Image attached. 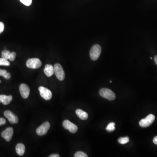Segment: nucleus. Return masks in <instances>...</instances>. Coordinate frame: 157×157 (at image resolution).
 <instances>
[{
	"label": "nucleus",
	"instance_id": "obj_1",
	"mask_svg": "<svg viewBox=\"0 0 157 157\" xmlns=\"http://www.w3.org/2000/svg\"><path fill=\"white\" fill-rule=\"evenodd\" d=\"M101 52V47L99 45H93L90 52V58L93 61H96L98 59Z\"/></svg>",
	"mask_w": 157,
	"mask_h": 157
},
{
	"label": "nucleus",
	"instance_id": "obj_2",
	"mask_svg": "<svg viewBox=\"0 0 157 157\" xmlns=\"http://www.w3.org/2000/svg\"><path fill=\"white\" fill-rule=\"evenodd\" d=\"M101 96L109 101H114L116 98V95L112 90L107 88H102L100 90Z\"/></svg>",
	"mask_w": 157,
	"mask_h": 157
},
{
	"label": "nucleus",
	"instance_id": "obj_3",
	"mask_svg": "<svg viewBox=\"0 0 157 157\" xmlns=\"http://www.w3.org/2000/svg\"><path fill=\"white\" fill-rule=\"evenodd\" d=\"M54 73L57 78L59 81H63L65 78L64 71L60 64L56 63L54 65Z\"/></svg>",
	"mask_w": 157,
	"mask_h": 157
},
{
	"label": "nucleus",
	"instance_id": "obj_4",
	"mask_svg": "<svg viewBox=\"0 0 157 157\" xmlns=\"http://www.w3.org/2000/svg\"><path fill=\"white\" fill-rule=\"evenodd\" d=\"M26 65L28 68L37 69L41 67L42 62L40 59L38 58L29 59L27 61Z\"/></svg>",
	"mask_w": 157,
	"mask_h": 157
},
{
	"label": "nucleus",
	"instance_id": "obj_5",
	"mask_svg": "<svg viewBox=\"0 0 157 157\" xmlns=\"http://www.w3.org/2000/svg\"><path fill=\"white\" fill-rule=\"evenodd\" d=\"M155 116L152 114L148 115L145 118L141 120L139 125L142 127H147L150 126L154 121Z\"/></svg>",
	"mask_w": 157,
	"mask_h": 157
},
{
	"label": "nucleus",
	"instance_id": "obj_6",
	"mask_svg": "<svg viewBox=\"0 0 157 157\" xmlns=\"http://www.w3.org/2000/svg\"><path fill=\"white\" fill-rule=\"evenodd\" d=\"M50 127V125L48 122H45L37 128L36 133L39 136H43L47 134Z\"/></svg>",
	"mask_w": 157,
	"mask_h": 157
},
{
	"label": "nucleus",
	"instance_id": "obj_7",
	"mask_svg": "<svg viewBox=\"0 0 157 157\" xmlns=\"http://www.w3.org/2000/svg\"><path fill=\"white\" fill-rule=\"evenodd\" d=\"M40 94L42 97L46 101L50 100L52 97V93L50 90L43 87H40L39 88Z\"/></svg>",
	"mask_w": 157,
	"mask_h": 157
},
{
	"label": "nucleus",
	"instance_id": "obj_8",
	"mask_svg": "<svg viewBox=\"0 0 157 157\" xmlns=\"http://www.w3.org/2000/svg\"><path fill=\"white\" fill-rule=\"evenodd\" d=\"M63 125L65 129L69 130L72 133H75L77 131L78 127L76 125L69 120H65L63 122Z\"/></svg>",
	"mask_w": 157,
	"mask_h": 157
},
{
	"label": "nucleus",
	"instance_id": "obj_9",
	"mask_svg": "<svg viewBox=\"0 0 157 157\" xmlns=\"http://www.w3.org/2000/svg\"><path fill=\"white\" fill-rule=\"evenodd\" d=\"M4 114L11 124H17L19 122L18 117L10 110H6L4 112Z\"/></svg>",
	"mask_w": 157,
	"mask_h": 157
},
{
	"label": "nucleus",
	"instance_id": "obj_10",
	"mask_svg": "<svg viewBox=\"0 0 157 157\" xmlns=\"http://www.w3.org/2000/svg\"><path fill=\"white\" fill-rule=\"evenodd\" d=\"M19 91L22 98L27 99L30 94V90L29 87L26 84H21L19 87Z\"/></svg>",
	"mask_w": 157,
	"mask_h": 157
},
{
	"label": "nucleus",
	"instance_id": "obj_11",
	"mask_svg": "<svg viewBox=\"0 0 157 157\" xmlns=\"http://www.w3.org/2000/svg\"><path fill=\"white\" fill-rule=\"evenodd\" d=\"M14 133L13 129L12 127H9L1 133V136L7 141H9L12 139Z\"/></svg>",
	"mask_w": 157,
	"mask_h": 157
},
{
	"label": "nucleus",
	"instance_id": "obj_12",
	"mask_svg": "<svg viewBox=\"0 0 157 157\" xmlns=\"http://www.w3.org/2000/svg\"><path fill=\"white\" fill-rule=\"evenodd\" d=\"M44 72L47 76H51L54 73V67L51 65H46L44 70Z\"/></svg>",
	"mask_w": 157,
	"mask_h": 157
},
{
	"label": "nucleus",
	"instance_id": "obj_13",
	"mask_svg": "<svg viewBox=\"0 0 157 157\" xmlns=\"http://www.w3.org/2000/svg\"><path fill=\"white\" fill-rule=\"evenodd\" d=\"M12 96H6L4 95H0V103H3L4 105H7L9 104L12 100Z\"/></svg>",
	"mask_w": 157,
	"mask_h": 157
},
{
	"label": "nucleus",
	"instance_id": "obj_14",
	"mask_svg": "<svg viewBox=\"0 0 157 157\" xmlns=\"http://www.w3.org/2000/svg\"><path fill=\"white\" fill-rule=\"evenodd\" d=\"M76 113L77 116L82 120H86L88 118V115L87 113L82 109H76Z\"/></svg>",
	"mask_w": 157,
	"mask_h": 157
},
{
	"label": "nucleus",
	"instance_id": "obj_15",
	"mask_svg": "<svg viewBox=\"0 0 157 157\" xmlns=\"http://www.w3.org/2000/svg\"><path fill=\"white\" fill-rule=\"evenodd\" d=\"M16 151L17 154L20 156H22L25 153V146L23 144L19 143L16 146Z\"/></svg>",
	"mask_w": 157,
	"mask_h": 157
},
{
	"label": "nucleus",
	"instance_id": "obj_16",
	"mask_svg": "<svg viewBox=\"0 0 157 157\" xmlns=\"http://www.w3.org/2000/svg\"><path fill=\"white\" fill-rule=\"evenodd\" d=\"M0 76L4 77V78L6 80H9L11 77V74L7 72L6 70H1L0 69Z\"/></svg>",
	"mask_w": 157,
	"mask_h": 157
},
{
	"label": "nucleus",
	"instance_id": "obj_17",
	"mask_svg": "<svg viewBox=\"0 0 157 157\" xmlns=\"http://www.w3.org/2000/svg\"><path fill=\"white\" fill-rule=\"evenodd\" d=\"M115 124L114 122H111V123H109L106 127V130L109 132H113L115 130Z\"/></svg>",
	"mask_w": 157,
	"mask_h": 157
},
{
	"label": "nucleus",
	"instance_id": "obj_18",
	"mask_svg": "<svg viewBox=\"0 0 157 157\" xmlns=\"http://www.w3.org/2000/svg\"><path fill=\"white\" fill-rule=\"evenodd\" d=\"M11 53V52H10L9 51L5 50L1 52V56L3 58L6 59H9Z\"/></svg>",
	"mask_w": 157,
	"mask_h": 157
},
{
	"label": "nucleus",
	"instance_id": "obj_19",
	"mask_svg": "<svg viewBox=\"0 0 157 157\" xmlns=\"http://www.w3.org/2000/svg\"><path fill=\"white\" fill-rule=\"evenodd\" d=\"M10 65V63L8 59L1 58H0V65H4V66H9Z\"/></svg>",
	"mask_w": 157,
	"mask_h": 157
},
{
	"label": "nucleus",
	"instance_id": "obj_20",
	"mask_svg": "<svg viewBox=\"0 0 157 157\" xmlns=\"http://www.w3.org/2000/svg\"><path fill=\"white\" fill-rule=\"evenodd\" d=\"M129 141V138L128 137H126L124 138H120L118 139L119 143L122 145H125L127 144Z\"/></svg>",
	"mask_w": 157,
	"mask_h": 157
},
{
	"label": "nucleus",
	"instance_id": "obj_21",
	"mask_svg": "<svg viewBox=\"0 0 157 157\" xmlns=\"http://www.w3.org/2000/svg\"><path fill=\"white\" fill-rule=\"evenodd\" d=\"M75 157H88V155L82 151H77L75 154Z\"/></svg>",
	"mask_w": 157,
	"mask_h": 157
},
{
	"label": "nucleus",
	"instance_id": "obj_22",
	"mask_svg": "<svg viewBox=\"0 0 157 157\" xmlns=\"http://www.w3.org/2000/svg\"><path fill=\"white\" fill-rule=\"evenodd\" d=\"M20 1L26 6H30L32 3V0H20Z\"/></svg>",
	"mask_w": 157,
	"mask_h": 157
},
{
	"label": "nucleus",
	"instance_id": "obj_23",
	"mask_svg": "<svg viewBox=\"0 0 157 157\" xmlns=\"http://www.w3.org/2000/svg\"><path fill=\"white\" fill-rule=\"evenodd\" d=\"M16 53L15 52H11L10 54V57H9V60L11 61H14L15 60L16 58Z\"/></svg>",
	"mask_w": 157,
	"mask_h": 157
},
{
	"label": "nucleus",
	"instance_id": "obj_24",
	"mask_svg": "<svg viewBox=\"0 0 157 157\" xmlns=\"http://www.w3.org/2000/svg\"><path fill=\"white\" fill-rule=\"evenodd\" d=\"M5 26L4 23L2 22H0V34H1L4 31Z\"/></svg>",
	"mask_w": 157,
	"mask_h": 157
},
{
	"label": "nucleus",
	"instance_id": "obj_25",
	"mask_svg": "<svg viewBox=\"0 0 157 157\" xmlns=\"http://www.w3.org/2000/svg\"><path fill=\"white\" fill-rule=\"evenodd\" d=\"M6 119L3 118H0V126L6 124Z\"/></svg>",
	"mask_w": 157,
	"mask_h": 157
},
{
	"label": "nucleus",
	"instance_id": "obj_26",
	"mask_svg": "<svg viewBox=\"0 0 157 157\" xmlns=\"http://www.w3.org/2000/svg\"><path fill=\"white\" fill-rule=\"evenodd\" d=\"M153 141L154 144L157 145V136H156V137H155L154 138L153 140Z\"/></svg>",
	"mask_w": 157,
	"mask_h": 157
},
{
	"label": "nucleus",
	"instance_id": "obj_27",
	"mask_svg": "<svg viewBox=\"0 0 157 157\" xmlns=\"http://www.w3.org/2000/svg\"><path fill=\"white\" fill-rule=\"evenodd\" d=\"M50 157H60V156H59V154H51V155H50V156H49Z\"/></svg>",
	"mask_w": 157,
	"mask_h": 157
},
{
	"label": "nucleus",
	"instance_id": "obj_28",
	"mask_svg": "<svg viewBox=\"0 0 157 157\" xmlns=\"http://www.w3.org/2000/svg\"><path fill=\"white\" fill-rule=\"evenodd\" d=\"M154 60L155 63H156V65H157V55H156V56L154 57Z\"/></svg>",
	"mask_w": 157,
	"mask_h": 157
},
{
	"label": "nucleus",
	"instance_id": "obj_29",
	"mask_svg": "<svg viewBox=\"0 0 157 157\" xmlns=\"http://www.w3.org/2000/svg\"><path fill=\"white\" fill-rule=\"evenodd\" d=\"M151 58V59H152V57H151V58Z\"/></svg>",
	"mask_w": 157,
	"mask_h": 157
},
{
	"label": "nucleus",
	"instance_id": "obj_30",
	"mask_svg": "<svg viewBox=\"0 0 157 157\" xmlns=\"http://www.w3.org/2000/svg\"><path fill=\"white\" fill-rule=\"evenodd\" d=\"M1 81H0V83H1Z\"/></svg>",
	"mask_w": 157,
	"mask_h": 157
},
{
	"label": "nucleus",
	"instance_id": "obj_31",
	"mask_svg": "<svg viewBox=\"0 0 157 157\" xmlns=\"http://www.w3.org/2000/svg\"><path fill=\"white\" fill-rule=\"evenodd\" d=\"M110 83H112V81H110Z\"/></svg>",
	"mask_w": 157,
	"mask_h": 157
}]
</instances>
